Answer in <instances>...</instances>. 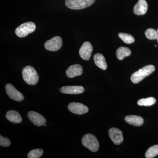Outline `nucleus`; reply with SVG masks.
<instances>
[{
    "label": "nucleus",
    "instance_id": "nucleus-1",
    "mask_svg": "<svg viewBox=\"0 0 158 158\" xmlns=\"http://www.w3.org/2000/svg\"><path fill=\"white\" fill-rule=\"evenodd\" d=\"M155 70V68L153 65H146L134 73L131 76V81L134 84H138L142 81L144 78L152 73Z\"/></svg>",
    "mask_w": 158,
    "mask_h": 158
},
{
    "label": "nucleus",
    "instance_id": "nucleus-2",
    "mask_svg": "<svg viewBox=\"0 0 158 158\" xmlns=\"http://www.w3.org/2000/svg\"><path fill=\"white\" fill-rule=\"evenodd\" d=\"M22 76L24 81L28 85H34L37 84L39 76L35 69L27 65L23 69Z\"/></svg>",
    "mask_w": 158,
    "mask_h": 158
},
{
    "label": "nucleus",
    "instance_id": "nucleus-3",
    "mask_svg": "<svg viewBox=\"0 0 158 158\" xmlns=\"http://www.w3.org/2000/svg\"><path fill=\"white\" fill-rule=\"evenodd\" d=\"M82 144L90 151L96 152L98 150L99 144L96 137L90 134L85 135L82 139Z\"/></svg>",
    "mask_w": 158,
    "mask_h": 158
},
{
    "label": "nucleus",
    "instance_id": "nucleus-4",
    "mask_svg": "<svg viewBox=\"0 0 158 158\" xmlns=\"http://www.w3.org/2000/svg\"><path fill=\"white\" fill-rule=\"evenodd\" d=\"M95 0H65L66 7L73 10L85 9L93 5Z\"/></svg>",
    "mask_w": 158,
    "mask_h": 158
},
{
    "label": "nucleus",
    "instance_id": "nucleus-5",
    "mask_svg": "<svg viewBox=\"0 0 158 158\" xmlns=\"http://www.w3.org/2000/svg\"><path fill=\"white\" fill-rule=\"evenodd\" d=\"M36 25L32 22L24 23L15 29V33L18 37L23 38L27 37L29 34L36 30Z\"/></svg>",
    "mask_w": 158,
    "mask_h": 158
},
{
    "label": "nucleus",
    "instance_id": "nucleus-6",
    "mask_svg": "<svg viewBox=\"0 0 158 158\" xmlns=\"http://www.w3.org/2000/svg\"><path fill=\"white\" fill-rule=\"evenodd\" d=\"M62 45V38L59 36H56L47 41L44 44V47L47 50L56 52L59 50Z\"/></svg>",
    "mask_w": 158,
    "mask_h": 158
},
{
    "label": "nucleus",
    "instance_id": "nucleus-7",
    "mask_svg": "<svg viewBox=\"0 0 158 158\" xmlns=\"http://www.w3.org/2000/svg\"><path fill=\"white\" fill-rule=\"evenodd\" d=\"M6 93L11 99L18 102H21L24 99L21 93L16 90L14 86L10 84H7L6 86Z\"/></svg>",
    "mask_w": 158,
    "mask_h": 158
},
{
    "label": "nucleus",
    "instance_id": "nucleus-8",
    "mask_svg": "<svg viewBox=\"0 0 158 158\" xmlns=\"http://www.w3.org/2000/svg\"><path fill=\"white\" fill-rule=\"evenodd\" d=\"M93 51V47L91 44L88 41H86L83 43L79 50V55L82 59L86 61L90 59Z\"/></svg>",
    "mask_w": 158,
    "mask_h": 158
},
{
    "label": "nucleus",
    "instance_id": "nucleus-9",
    "mask_svg": "<svg viewBox=\"0 0 158 158\" xmlns=\"http://www.w3.org/2000/svg\"><path fill=\"white\" fill-rule=\"evenodd\" d=\"M68 109L71 113L82 115L88 113L89 109L87 106L78 102H71L68 105Z\"/></svg>",
    "mask_w": 158,
    "mask_h": 158
},
{
    "label": "nucleus",
    "instance_id": "nucleus-10",
    "mask_svg": "<svg viewBox=\"0 0 158 158\" xmlns=\"http://www.w3.org/2000/svg\"><path fill=\"white\" fill-rule=\"evenodd\" d=\"M27 116L29 119L37 126H42L45 125L46 123L45 118L37 112L30 111L28 113Z\"/></svg>",
    "mask_w": 158,
    "mask_h": 158
},
{
    "label": "nucleus",
    "instance_id": "nucleus-11",
    "mask_svg": "<svg viewBox=\"0 0 158 158\" xmlns=\"http://www.w3.org/2000/svg\"><path fill=\"white\" fill-rule=\"evenodd\" d=\"M109 135L110 139L116 145L121 144L123 141L122 132L118 128L113 127L110 129L109 131Z\"/></svg>",
    "mask_w": 158,
    "mask_h": 158
},
{
    "label": "nucleus",
    "instance_id": "nucleus-12",
    "mask_svg": "<svg viewBox=\"0 0 158 158\" xmlns=\"http://www.w3.org/2000/svg\"><path fill=\"white\" fill-rule=\"evenodd\" d=\"M60 91L65 94H80L85 91V88L81 86H64L60 88Z\"/></svg>",
    "mask_w": 158,
    "mask_h": 158
},
{
    "label": "nucleus",
    "instance_id": "nucleus-13",
    "mask_svg": "<svg viewBox=\"0 0 158 158\" xmlns=\"http://www.w3.org/2000/svg\"><path fill=\"white\" fill-rule=\"evenodd\" d=\"M83 73L82 66L79 64L71 65L66 71V76L70 78L81 75Z\"/></svg>",
    "mask_w": 158,
    "mask_h": 158
},
{
    "label": "nucleus",
    "instance_id": "nucleus-14",
    "mask_svg": "<svg viewBox=\"0 0 158 158\" xmlns=\"http://www.w3.org/2000/svg\"><path fill=\"white\" fill-rule=\"evenodd\" d=\"M148 7L147 3L145 0H139L134 6L133 11L136 15H143L147 12Z\"/></svg>",
    "mask_w": 158,
    "mask_h": 158
},
{
    "label": "nucleus",
    "instance_id": "nucleus-15",
    "mask_svg": "<svg viewBox=\"0 0 158 158\" xmlns=\"http://www.w3.org/2000/svg\"><path fill=\"white\" fill-rule=\"evenodd\" d=\"M125 120L129 124L136 127L141 126L144 123V119L141 116L129 115L126 116Z\"/></svg>",
    "mask_w": 158,
    "mask_h": 158
},
{
    "label": "nucleus",
    "instance_id": "nucleus-16",
    "mask_svg": "<svg viewBox=\"0 0 158 158\" xmlns=\"http://www.w3.org/2000/svg\"><path fill=\"white\" fill-rule=\"evenodd\" d=\"M8 120L14 123H19L22 121V118L19 113L14 110L8 111L6 114Z\"/></svg>",
    "mask_w": 158,
    "mask_h": 158
},
{
    "label": "nucleus",
    "instance_id": "nucleus-17",
    "mask_svg": "<svg viewBox=\"0 0 158 158\" xmlns=\"http://www.w3.org/2000/svg\"><path fill=\"white\" fill-rule=\"evenodd\" d=\"M94 60L95 65L103 70H106L107 65L104 56L101 54L96 53L94 56Z\"/></svg>",
    "mask_w": 158,
    "mask_h": 158
},
{
    "label": "nucleus",
    "instance_id": "nucleus-18",
    "mask_svg": "<svg viewBox=\"0 0 158 158\" xmlns=\"http://www.w3.org/2000/svg\"><path fill=\"white\" fill-rule=\"evenodd\" d=\"M131 54V51L130 49L124 47H120L117 49L116 52V56L119 60H123L125 57L129 56Z\"/></svg>",
    "mask_w": 158,
    "mask_h": 158
},
{
    "label": "nucleus",
    "instance_id": "nucleus-19",
    "mask_svg": "<svg viewBox=\"0 0 158 158\" xmlns=\"http://www.w3.org/2000/svg\"><path fill=\"white\" fill-rule=\"evenodd\" d=\"M156 102V98L153 97H149L147 98H142L139 99L137 103L140 106H149L154 104Z\"/></svg>",
    "mask_w": 158,
    "mask_h": 158
},
{
    "label": "nucleus",
    "instance_id": "nucleus-20",
    "mask_svg": "<svg viewBox=\"0 0 158 158\" xmlns=\"http://www.w3.org/2000/svg\"><path fill=\"white\" fill-rule=\"evenodd\" d=\"M158 155V145H155L150 147L145 153L146 158H154Z\"/></svg>",
    "mask_w": 158,
    "mask_h": 158
},
{
    "label": "nucleus",
    "instance_id": "nucleus-21",
    "mask_svg": "<svg viewBox=\"0 0 158 158\" xmlns=\"http://www.w3.org/2000/svg\"><path fill=\"white\" fill-rule=\"evenodd\" d=\"M118 36L125 43L127 44L133 43L135 41L134 37L130 34L120 33L118 34Z\"/></svg>",
    "mask_w": 158,
    "mask_h": 158
},
{
    "label": "nucleus",
    "instance_id": "nucleus-22",
    "mask_svg": "<svg viewBox=\"0 0 158 158\" xmlns=\"http://www.w3.org/2000/svg\"><path fill=\"white\" fill-rule=\"evenodd\" d=\"M44 151L42 149L37 148L29 152L27 154L28 158H38L42 156Z\"/></svg>",
    "mask_w": 158,
    "mask_h": 158
},
{
    "label": "nucleus",
    "instance_id": "nucleus-23",
    "mask_svg": "<svg viewBox=\"0 0 158 158\" xmlns=\"http://www.w3.org/2000/svg\"><path fill=\"white\" fill-rule=\"evenodd\" d=\"M145 35L148 39L156 40L157 39L158 32L155 29L149 28L145 31Z\"/></svg>",
    "mask_w": 158,
    "mask_h": 158
},
{
    "label": "nucleus",
    "instance_id": "nucleus-24",
    "mask_svg": "<svg viewBox=\"0 0 158 158\" xmlns=\"http://www.w3.org/2000/svg\"><path fill=\"white\" fill-rule=\"evenodd\" d=\"M11 144V141L8 138L0 136V145L2 147H7Z\"/></svg>",
    "mask_w": 158,
    "mask_h": 158
},
{
    "label": "nucleus",
    "instance_id": "nucleus-25",
    "mask_svg": "<svg viewBox=\"0 0 158 158\" xmlns=\"http://www.w3.org/2000/svg\"><path fill=\"white\" fill-rule=\"evenodd\" d=\"M157 32H158V37H157V41L158 42V29H157Z\"/></svg>",
    "mask_w": 158,
    "mask_h": 158
}]
</instances>
